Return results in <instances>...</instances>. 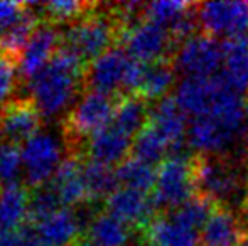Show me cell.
<instances>
[{"label":"cell","mask_w":248,"mask_h":246,"mask_svg":"<svg viewBox=\"0 0 248 246\" xmlns=\"http://www.w3.org/2000/svg\"><path fill=\"white\" fill-rule=\"evenodd\" d=\"M196 192L218 206L240 213L248 196V157L245 155H193Z\"/></svg>","instance_id":"cell-1"},{"label":"cell","mask_w":248,"mask_h":246,"mask_svg":"<svg viewBox=\"0 0 248 246\" xmlns=\"http://www.w3.org/2000/svg\"><path fill=\"white\" fill-rule=\"evenodd\" d=\"M86 62L73 49L61 44L49 64L29 81L31 98L44 116L56 115L69 105L83 86Z\"/></svg>","instance_id":"cell-2"},{"label":"cell","mask_w":248,"mask_h":246,"mask_svg":"<svg viewBox=\"0 0 248 246\" xmlns=\"http://www.w3.org/2000/svg\"><path fill=\"white\" fill-rule=\"evenodd\" d=\"M118 95H105L98 91H85L62 120V135L66 138L68 154L85 155L81 150L86 138H92L113 120Z\"/></svg>","instance_id":"cell-3"},{"label":"cell","mask_w":248,"mask_h":246,"mask_svg":"<svg viewBox=\"0 0 248 246\" xmlns=\"http://www.w3.org/2000/svg\"><path fill=\"white\" fill-rule=\"evenodd\" d=\"M96 9L69 24L66 34H62V44L75 51L86 66L120 43V30L113 10Z\"/></svg>","instance_id":"cell-4"},{"label":"cell","mask_w":248,"mask_h":246,"mask_svg":"<svg viewBox=\"0 0 248 246\" xmlns=\"http://www.w3.org/2000/svg\"><path fill=\"white\" fill-rule=\"evenodd\" d=\"M196 194L193 172V157L174 155L167 157L157 167V181L152 201L155 207L164 213L179 207Z\"/></svg>","instance_id":"cell-5"},{"label":"cell","mask_w":248,"mask_h":246,"mask_svg":"<svg viewBox=\"0 0 248 246\" xmlns=\"http://www.w3.org/2000/svg\"><path fill=\"white\" fill-rule=\"evenodd\" d=\"M223 43L208 34H196L177 47L172 62L184 78H215L223 66Z\"/></svg>","instance_id":"cell-6"},{"label":"cell","mask_w":248,"mask_h":246,"mask_svg":"<svg viewBox=\"0 0 248 246\" xmlns=\"http://www.w3.org/2000/svg\"><path fill=\"white\" fill-rule=\"evenodd\" d=\"M196 15L202 34L236 39L248 32V2L196 3Z\"/></svg>","instance_id":"cell-7"},{"label":"cell","mask_w":248,"mask_h":246,"mask_svg":"<svg viewBox=\"0 0 248 246\" xmlns=\"http://www.w3.org/2000/svg\"><path fill=\"white\" fill-rule=\"evenodd\" d=\"M122 44L132 59L144 64L172 59L176 54V46L169 29L147 19L132 27L122 39Z\"/></svg>","instance_id":"cell-8"},{"label":"cell","mask_w":248,"mask_h":246,"mask_svg":"<svg viewBox=\"0 0 248 246\" xmlns=\"http://www.w3.org/2000/svg\"><path fill=\"white\" fill-rule=\"evenodd\" d=\"M61 162V145L49 133H37L22 145L24 175L31 189L47 184Z\"/></svg>","instance_id":"cell-9"},{"label":"cell","mask_w":248,"mask_h":246,"mask_svg":"<svg viewBox=\"0 0 248 246\" xmlns=\"http://www.w3.org/2000/svg\"><path fill=\"white\" fill-rule=\"evenodd\" d=\"M43 112L32 98H14L0 106V142L26 144L39 133Z\"/></svg>","instance_id":"cell-10"},{"label":"cell","mask_w":248,"mask_h":246,"mask_svg":"<svg viewBox=\"0 0 248 246\" xmlns=\"http://www.w3.org/2000/svg\"><path fill=\"white\" fill-rule=\"evenodd\" d=\"M128 62L130 56L124 47H111L110 51L86 66L83 89L105 93V95H117L118 88H124Z\"/></svg>","instance_id":"cell-11"},{"label":"cell","mask_w":248,"mask_h":246,"mask_svg":"<svg viewBox=\"0 0 248 246\" xmlns=\"http://www.w3.org/2000/svg\"><path fill=\"white\" fill-rule=\"evenodd\" d=\"M105 209L117 219L135 228L139 233L144 231L160 214L152 197L127 187H118L115 192H111L105 201Z\"/></svg>","instance_id":"cell-12"},{"label":"cell","mask_w":248,"mask_h":246,"mask_svg":"<svg viewBox=\"0 0 248 246\" xmlns=\"http://www.w3.org/2000/svg\"><path fill=\"white\" fill-rule=\"evenodd\" d=\"M62 44V34L56 27V24H51L47 20L41 19L39 26L36 27L34 34L31 36L26 49L22 53L19 62L20 78L32 79L36 74H39L52 59L58 47Z\"/></svg>","instance_id":"cell-13"},{"label":"cell","mask_w":248,"mask_h":246,"mask_svg":"<svg viewBox=\"0 0 248 246\" xmlns=\"http://www.w3.org/2000/svg\"><path fill=\"white\" fill-rule=\"evenodd\" d=\"M149 123L166 138L169 144L170 155H184V145L187 144V115L179 106L176 96H166L160 101L154 103L150 108Z\"/></svg>","instance_id":"cell-14"},{"label":"cell","mask_w":248,"mask_h":246,"mask_svg":"<svg viewBox=\"0 0 248 246\" xmlns=\"http://www.w3.org/2000/svg\"><path fill=\"white\" fill-rule=\"evenodd\" d=\"M225 86L226 81L219 74L215 78H184L176 88V100L187 116L199 118L211 113Z\"/></svg>","instance_id":"cell-15"},{"label":"cell","mask_w":248,"mask_h":246,"mask_svg":"<svg viewBox=\"0 0 248 246\" xmlns=\"http://www.w3.org/2000/svg\"><path fill=\"white\" fill-rule=\"evenodd\" d=\"M238 138L240 137L235 131L211 116L193 118L187 130L189 147L202 155H225L228 150H232Z\"/></svg>","instance_id":"cell-16"},{"label":"cell","mask_w":248,"mask_h":246,"mask_svg":"<svg viewBox=\"0 0 248 246\" xmlns=\"http://www.w3.org/2000/svg\"><path fill=\"white\" fill-rule=\"evenodd\" d=\"M248 234L240 213L216 206L199 234V246H238Z\"/></svg>","instance_id":"cell-17"},{"label":"cell","mask_w":248,"mask_h":246,"mask_svg":"<svg viewBox=\"0 0 248 246\" xmlns=\"http://www.w3.org/2000/svg\"><path fill=\"white\" fill-rule=\"evenodd\" d=\"M83 164H85V155L68 154L52 177L51 184L58 192L62 207L73 209L88 203V194L83 179Z\"/></svg>","instance_id":"cell-18"},{"label":"cell","mask_w":248,"mask_h":246,"mask_svg":"<svg viewBox=\"0 0 248 246\" xmlns=\"http://www.w3.org/2000/svg\"><path fill=\"white\" fill-rule=\"evenodd\" d=\"M134 138L108 125L86 142V157L105 165H120L128 159Z\"/></svg>","instance_id":"cell-19"},{"label":"cell","mask_w":248,"mask_h":246,"mask_svg":"<svg viewBox=\"0 0 248 246\" xmlns=\"http://www.w3.org/2000/svg\"><path fill=\"white\" fill-rule=\"evenodd\" d=\"M140 233L149 246H199L198 231L184 226L169 213H160Z\"/></svg>","instance_id":"cell-20"},{"label":"cell","mask_w":248,"mask_h":246,"mask_svg":"<svg viewBox=\"0 0 248 246\" xmlns=\"http://www.w3.org/2000/svg\"><path fill=\"white\" fill-rule=\"evenodd\" d=\"M223 49L225 58L219 76L240 95L248 93V43L245 36L225 41Z\"/></svg>","instance_id":"cell-21"},{"label":"cell","mask_w":248,"mask_h":246,"mask_svg":"<svg viewBox=\"0 0 248 246\" xmlns=\"http://www.w3.org/2000/svg\"><path fill=\"white\" fill-rule=\"evenodd\" d=\"M150 120V108L149 101L139 95L124 93L117 96L113 112V125L125 135L135 138L137 133L149 123Z\"/></svg>","instance_id":"cell-22"},{"label":"cell","mask_w":248,"mask_h":246,"mask_svg":"<svg viewBox=\"0 0 248 246\" xmlns=\"http://www.w3.org/2000/svg\"><path fill=\"white\" fill-rule=\"evenodd\" d=\"M177 69L172 59H162L145 64L144 76H142L140 86H139L135 95L142 96L147 101H160L176 85Z\"/></svg>","instance_id":"cell-23"},{"label":"cell","mask_w":248,"mask_h":246,"mask_svg":"<svg viewBox=\"0 0 248 246\" xmlns=\"http://www.w3.org/2000/svg\"><path fill=\"white\" fill-rule=\"evenodd\" d=\"M32 9L34 7L31 3V9L19 22L0 32V58L10 61L17 68H19L20 58H22V53L29 43L31 36L41 22V17H37V12H34Z\"/></svg>","instance_id":"cell-24"},{"label":"cell","mask_w":248,"mask_h":246,"mask_svg":"<svg viewBox=\"0 0 248 246\" xmlns=\"http://www.w3.org/2000/svg\"><path fill=\"white\" fill-rule=\"evenodd\" d=\"M36 228L41 234V240L54 246H71L83 234L75 211L69 207H61L49 217L41 221Z\"/></svg>","instance_id":"cell-25"},{"label":"cell","mask_w":248,"mask_h":246,"mask_svg":"<svg viewBox=\"0 0 248 246\" xmlns=\"http://www.w3.org/2000/svg\"><path fill=\"white\" fill-rule=\"evenodd\" d=\"M29 190L20 184L0 187V231L19 230L27 223Z\"/></svg>","instance_id":"cell-26"},{"label":"cell","mask_w":248,"mask_h":246,"mask_svg":"<svg viewBox=\"0 0 248 246\" xmlns=\"http://www.w3.org/2000/svg\"><path fill=\"white\" fill-rule=\"evenodd\" d=\"M83 179H85L86 194H88V203L107 201V197L118 189L115 169L88 157H85V164H83Z\"/></svg>","instance_id":"cell-27"},{"label":"cell","mask_w":248,"mask_h":246,"mask_svg":"<svg viewBox=\"0 0 248 246\" xmlns=\"http://www.w3.org/2000/svg\"><path fill=\"white\" fill-rule=\"evenodd\" d=\"M86 234L98 246H127L134 236V231L128 224L105 211L96 216Z\"/></svg>","instance_id":"cell-28"},{"label":"cell","mask_w":248,"mask_h":246,"mask_svg":"<svg viewBox=\"0 0 248 246\" xmlns=\"http://www.w3.org/2000/svg\"><path fill=\"white\" fill-rule=\"evenodd\" d=\"M115 174H117L120 187H127V189H134L144 194L155 187L157 171L154 169V165L137 157H128L127 160L122 162L115 169Z\"/></svg>","instance_id":"cell-29"},{"label":"cell","mask_w":248,"mask_h":246,"mask_svg":"<svg viewBox=\"0 0 248 246\" xmlns=\"http://www.w3.org/2000/svg\"><path fill=\"white\" fill-rule=\"evenodd\" d=\"M132 152H134V157L140 159L150 165H160L170 155L169 144L150 123L145 125L134 138Z\"/></svg>","instance_id":"cell-30"},{"label":"cell","mask_w":248,"mask_h":246,"mask_svg":"<svg viewBox=\"0 0 248 246\" xmlns=\"http://www.w3.org/2000/svg\"><path fill=\"white\" fill-rule=\"evenodd\" d=\"M216 206L218 204L213 203L209 197L196 192L191 199H187L184 204H181L179 207L169 211V214L174 219L183 223L184 226L198 231L204 228V224L208 223L209 216H211V213L215 211Z\"/></svg>","instance_id":"cell-31"},{"label":"cell","mask_w":248,"mask_h":246,"mask_svg":"<svg viewBox=\"0 0 248 246\" xmlns=\"http://www.w3.org/2000/svg\"><path fill=\"white\" fill-rule=\"evenodd\" d=\"M98 3L93 2H79V0H54V2L41 3L39 9L43 14V20L51 24H64L76 22L78 19L85 17L92 10H95Z\"/></svg>","instance_id":"cell-32"},{"label":"cell","mask_w":248,"mask_h":246,"mask_svg":"<svg viewBox=\"0 0 248 246\" xmlns=\"http://www.w3.org/2000/svg\"><path fill=\"white\" fill-rule=\"evenodd\" d=\"M62 207L58 192L51 182L29 190V211H27V223L37 224L54 214Z\"/></svg>","instance_id":"cell-33"},{"label":"cell","mask_w":248,"mask_h":246,"mask_svg":"<svg viewBox=\"0 0 248 246\" xmlns=\"http://www.w3.org/2000/svg\"><path fill=\"white\" fill-rule=\"evenodd\" d=\"M194 7V3L179 2V0H162V2L145 3L144 17L155 24L169 29L172 24H176L184 14H187Z\"/></svg>","instance_id":"cell-34"},{"label":"cell","mask_w":248,"mask_h":246,"mask_svg":"<svg viewBox=\"0 0 248 246\" xmlns=\"http://www.w3.org/2000/svg\"><path fill=\"white\" fill-rule=\"evenodd\" d=\"M22 169V150L19 145L0 142V187L19 184Z\"/></svg>","instance_id":"cell-35"},{"label":"cell","mask_w":248,"mask_h":246,"mask_svg":"<svg viewBox=\"0 0 248 246\" xmlns=\"http://www.w3.org/2000/svg\"><path fill=\"white\" fill-rule=\"evenodd\" d=\"M29 9L31 3L26 2H0V32L19 22Z\"/></svg>","instance_id":"cell-36"},{"label":"cell","mask_w":248,"mask_h":246,"mask_svg":"<svg viewBox=\"0 0 248 246\" xmlns=\"http://www.w3.org/2000/svg\"><path fill=\"white\" fill-rule=\"evenodd\" d=\"M16 64L0 58V106L5 101H9L7 98L12 95L14 88H16Z\"/></svg>","instance_id":"cell-37"},{"label":"cell","mask_w":248,"mask_h":246,"mask_svg":"<svg viewBox=\"0 0 248 246\" xmlns=\"http://www.w3.org/2000/svg\"><path fill=\"white\" fill-rule=\"evenodd\" d=\"M0 246H24L20 231H0Z\"/></svg>","instance_id":"cell-38"},{"label":"cell","mask_w":248,"mask_h":246,"mask_svg":"<svg viewBox=\"0 0 248 246\" xmlns=\"http://www.w3.org/2000/svg\"><path fill=\"white\" fill-rule=\"evenodd\" d=\"M71 246H98V245H96L88 234H81V236H79Z\"/></svg>","instance_id":"cell-39"},{"label":"cell","mask_w":248,"mask_h":246,"mask_svg":"<svg viewBox=\"0 0 248 246\" xmlns=\"http://www.w3.org/2000/svg\"><path fill=\"white\" fill-rule=\"evenodd\" d=\"M240 216H242L243 223H245V226H247V230H248V196H247L245 203H243L242 211H240Z\"/></svg>","instance_id":"cell-40"},{"label":"cell","mask_w":248,"mask_h":246,"mask_svg":"<svg viewBox=\"0 0 248 246\" xmlns=\"http://www.w3.org/2000/svg\"><path fill=\"white\" fill-rule=\"evenodd\" d=\"M238 246H248V234H247L245 238H243V241H242V243H240Z\"/></svg>","instance_id":"cell-41"},{"label":"cell","mask_w":248,"mask_h":246,"mask_svg":"<svg viewBox=\"0 0 248 246\" xmlns=\"http://www.w3.org/2000/svg\"><path fill=\"white\" fill-rule=\"evenodd\" d=\"M135 246H149L147 243H144V241H142V243H139V245H135Z\"/></svg>","instance_id":"cell-42"},{"label":"cell","mask_w":248,"mask_h":246,"mask_svg":"<svg viewBox=\"0 0 248 246\" xmlns=\"http://www.w3.org/2000/svg\"><path fill=\"white\" fill-rule=\"evenodd\" d=\"M43 246H54V245H47V243H43Z\"/></svg>","instance_id":"cell-43"},{"label":"cell","mask_w":248,"mask_h":246,"mask_svg":"<svg viewBox=\"0 0 248 246\" xmlns=\"http://www.w3.org/2000/svg\"><path fill=\"white\" fill-rule=\"evenodd\" d=\"M247 101H248V98H247Z\"/></svg>","instance_id":"cell-44"}]
</instances>
